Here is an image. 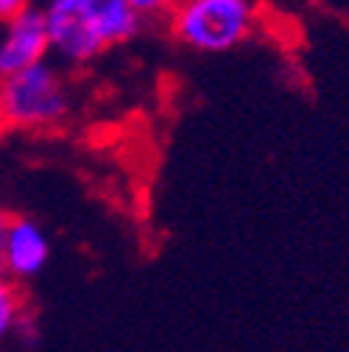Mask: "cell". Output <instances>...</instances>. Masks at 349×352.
<instances>
[{"label": "cell", "mask_w": 349, "mask_h": 352, "mask_svg": "<svg viewBox=\"0 0 349 352\" xmlns=\"http://www.w3.org/2000/svg\"><path fill=\"white\" fill-rule=\"evenodd\" d=\"M260 9L251 0H182L168 9L173 39L199 54H227L254 34Z\"/></svg>", "instance_id": "2"}, {"label": "cell", "mask_w": 349, "mask_h": 352, "mask_svg": "<svg viewBox=\"0 0 349 352\" xmlns=\"http://www.w3.org/2000/svg\"><path fill=\"white\" fill-rule=\"evenodd\" d=\"M51 56L42 6H25L14 20L0 25V81L28 70Z\"/></svg>", "instance_id": "4"}, {"label": "cell", "mask_w": 349, "mask_h": 352, "mask_svg": "<svg viewBox=\"0 0 349 352\" xmlns=\"http://www.w3.org/2000/svg\"><path fill=\"white\" fill-rule=\"evenodd\" d=\"M42 14H45L48 48L62 65L81 67L109 51L95 0H51L42 6Z\"/></svg>", "instance_id": "3"}, {"label": "cell", "mask_w": 349, "mask_h": 352, "mask_svg": "<svg viewBox=\"0 0 349 352\" xmlns=\"http://www.w3.org/2000/svg\"><path fill=\"white\" fill-rule=\"evenodd\" d=\"M25 6H28V0H0V25L14 20Z\"/></svg>", "instance_id": "8"}, {"label": "cell", "mask_w": 349, "mask_h": 352, "mask_svg": "<svg viewBox=\"0 0 349 352\" xmlns=\"http://www.w3.org/2000/svg\"><path fill=\"white\" fill-rule=\"evenodd\" d=\"M23 311H25V305H23V294L17 283L0 280V346L6 344L9 336H14V327Z\"/></svg>", "instance_id": "6"}, {"label": "cell", "mask_w": 349, "mask_h": 352, "mask_svg": "<svg viewBox=\"0 0 349 352\" xmlns=\"http://www.w3.org/2000/svg\"><path fill=\"white\" fill-rule=\"evenodd\" d=\"M73 98L67 81L51 59L0 81V129L42 131L67 120Z\"/></svg>", "instance_id": "1"}, {"label": "cell", "mask_w": 349, "mask_h": 352, "mask_svg": "<svg viewBox=\"0 0 349 352\" xmlns=\"http://www.w3.org/2000/svg\"><path fill=\"white\" fill-rule=\"evenodd\" d=\"M14 336H20L25 346L36 344V338H39V330H36V324H31V327H28V311H23V314H20V319H17V327H14Z\"/></svg>", "instance_id": "7"}, {"label": "cell", "mask_w": 349, "mask_h": 352, "mask_svg": "<svg viewBox=\"0 0 349 352\" xmlns=\"http://www.w3.org/2000/svg\"><path fill=\"white\" fill-rule=\"evenodd\" d=\"M0 131H3V129H0Z\"/></svg>", "instance_id": "10"}, {"label": "cell", "mask_w": 349, "mask_h": 352, "mask_svg": "<svg viewBox=\"0 0 349 352\" xmlns=\"http://www.w3.org/2000/svg\"><path fill=\"white\" fill-rule=\"evenodd\" d=\"M51 260V238L34 218L12 215L6 238H3V263H6V280L25 283L34 280Z\"/></svg>", "instance_id": "5"}, {"label": "cell", "mask_w": 349, "mask_h": 352, "mask_svg": "<svg viewBox=\"0 0 349 352\" xmlns=\"http://www.w3.org/2000/svg\"><path fill=\"white\" fill-rule=\"evenodd\" d=\"M9 212L0 207V280H6V263H3V238H6V227H9Z\"/></svg>", "instance_id": "9"}]
</instances>
